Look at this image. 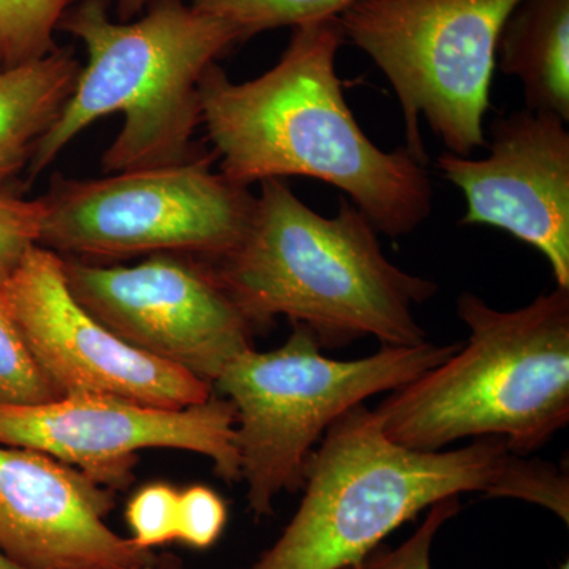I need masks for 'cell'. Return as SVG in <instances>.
I'll use <instances>...</instances> for the list:
<instances>
[{"instance_id":"obj_6","label":"cell","mask_w":569,"mask_h":569,"mask_svg":"<svg viewBox=\"0 0 569 569\" xmlns=\"http://www.w3.org/2000/svg\"><path fill=\"white\" fill-rule=\"evenodd\" d=\"M460 347L427 340L337 361L321 353L307 326L293 323L282 347L236 356L212 389L236 410L234 445L253 518L274 515L280 493L302 488L307 459L336 419L369 397L415 380Z\"/></svg>"},{"instance_id":"obj_12","label":"cell","mask_w":569,"mask_h":569,"mask_svg":"<svg viewBox=\"0 0 569 569\" xmlns=\"http://www.w3.org/2000/svg\"><path fill=\"white\" fill-rule=\"evenodd\" d=\"M486 159L441 153L437 168L467 200L460 224H488L545 254L569 290V132L552 112L498 116Z\"/></svg>"},{"instance_id":"obj_21","label":"cell","mask_w":569,"mask_h":569,"mask_svg":"<svg viewBox=\"0 0 569 569\" xmlns=\"http://www.w3.org/2000/svg\"><path fill=\"white\" fill-rule=\"evenodd\" d=\"M460 511L459 497L447 498L430 508L426 522L399 549L378 546L356 569H430L429 553L440 527Z\"/></svg>"},{"instance_id":"obj_20","label":"cell","mask_w":569,"mask_h":569,"mask_svg":"<svg viewBox=\"0 0 569 569\" xmlns=\"http://www.w3.org/2000/svg\"><path fill=\"white\" fill-rule=\"evenodd\" d=\"M227 522V503L216 490L203 485L179 490L176 541L197 550L212 548L222 538Z\"/></svg>"},{"instance_id":"obj_4","label":"cell","mask_w":569,"mask_h":569,"mask_svg":"<svg viewBox=\"0 0 569 569\" xmlns=\"http://www.w3.org/2000/svg\"><path fill=\"white\" fill-rule=\"evenodd\" d=\"M458 316L468 342L373 410L385 436L417 451L486 437L519 456L546 447L569 422V290L508 312L462 293Z\"/></svg>"},{"instance_id":"obj_3","label":"cell","mask_w":569,"mask_h":569,"mask_svg":"<svg viewBox=\"0 0 569 569\" xmlns=\"http://www.w3.org/2000/svg\"><path fill=\"white\" fill-rule=\"evenodd\" d=\"M59 31L81 41V66L69 100L37 144L26 176L39 178L78 134L107 116H123L102 157L104 174L182 163L197 156L200 82L239 43L228 22L187 0H153L144 17L114 22L104 0H80Z\"/></svg>"},{"instance_id":"obj_22","label":"cell","mask_w":569,"mask_h":569,"mask_svg":"<svg viewBox=\"0 0 569 569\" xmlns=\"http://www.w3.org/2000/svg\"><path fill=\"white\" fill-rule=\"evenodd\" d=\"M43 212L41 198L22 200L0 192V271L17 263L32 246L39 244Z\"/></svg>"},{"instance_id":"obj_24","label":"cell","mask_w":569,"mask_h":569,"mask_svg":"<svg viewBox=\"0 0 569 569\" xmlns=\"http://www.w3.org/2000/svg\"><path fill=\"white\" fill-rule=\"evenodd\" d=\"M129 569H182V565L181 561L173 556H157V559L153 560L152 563Z\"/></svg>"},{"instance_id":"obj_25","label":"cell","mask_w":569,"mask_h":569,"mask_svg":"<svg viewBox=\"0 0 569 569\" xmlns=\"http://www.w3.org/2000/svg\"><path fill=\"white\" fill-rule=\"evenodd\" d=\"M0 569H29V568L21 567V565L17 563V561L9 559V557H7L6 553L0 552Z\"/></svg>"},{"instance_id":"obj_11","label":"cell","mask_w":569,"mask_h":569,"mask_svg":"<svg viewBox=\"0 0 569 569\" xmlns=\"http://www.w3.org/2000/svg\"><path fill=\"white\" fill-rule=\"evenodd\" d=\"M0 296L59 396H112L163 408L212 396L211 385L130 347L96 320L70 293L61 254L32 246L0 271Z\"/></svg>"},{"instance_id":"obj_13","label":"cell","mask_w":569,"mask_h":569,"mask_svg":"<svg viewBox=\"0 0 569 569\" xmlns=\"http://www.w3.org/2000/svg\"><path fill=\"white\" fill-rule=\"evenodd\" d=\"M114 492L36 449L0 445V552L29 569H129L157 559L110 529Z\"/></svg>"},{"instance_id":"obj_15","label":"cell","mask_w":569,"mask_h":569,"mask_svg":"<svg viewBox=\"0 0 569 569\" xmlns=\"http://www.w3.org/2000/svg\"><path fill=\"white\" fill-rule=\"evenodd\" d=\"M73 52L56 48L0 69V192L28 171L37 144L58 119L80 73Z\"/></svg>"},{"instance_id":"obj_9","label":"cell","mask_w":569,"mask_h":569,"mask_svg":"<svg viewBox=\"0 0 569 569\" xmlns=\"http://www.w3.org/2000/svg\"><path fill=\"white\" fill-rule=\"evenodd\" d=\"M62 260L70 293L112 335L211 387L228 362L253 348L252 326L203 258L156 253L133 266Z\"/></svg>"},{"instance_id":"obj_2","label":"cell","mask_w":569,"mask_h":569,"mask_svg":"<svg viewBox=\"0 0 569 569\" xmlns=\"http://www.w3.org/2000/svg\"><path fill=\"white\" fill-rule=\"evenodd\" d=\"M260 183L246 234L209 261L253 331L287 317L323 348L369 336L381 347L427 342L415 307L433 298L438 284L391 263L365 213L342 200L335 217H323L283 179Z\"/></svg>"},{"instance_id":"obj_1","label":"cell","mask_w":569,"mask_h":569,"mask_svg":"<svg viewBox=\"0 0 569 569\" xmlns=\"http://www.w3.org/2000/svg\"><path fill=\"white\" fill-rule=\"evenodd\" d=\"M346 43L339 18L293 28L271 70L234 82L219 66L200 82L204 126L219 171L238 186L291 176L348 194L378 233H413L432 211V183L407 148L387 152L356 122L336 70Z\"/></svg>"},{"instance_id":"obj_18","label":"cell","mask_w":569,"mask_h":569,"mask_svg":"<svg viewBox=\"0 0 569 569\" xmlns=\"http://www.w3.org/2000/svg\"><path fill=\"white\" fill-rule=\"evenodd\" d=\"M59 392L43 376L0 296V403L39 406Z\"/></svg>"},{"instance_id":"obj_5","label":"cell","mask_w":569,"mask_h":569,"mask_svg":"<svg viewBox=\"0 0 569 569\" xmlns=\"http://www.w3.org/2000/svg\"><path fill=\"white\" fill-rule=\"evenodd\" d=\"M519 460L497 437L452 451L400 447L385 436L376 411L359 403L310 452L305 497L280 537L241 569L356 567L388 535L447 498H509Z\"/></svg>"},{"instance_id":"obj_10","label":"cell","mask_w":569,"mask_h":569,"mask_svg":"<svg viewBox=\"0 0 569 569\" xmlns=\"http://www.w3.org/2000/svg\"><path fill=\"white\" fill-rule=\"evenodd\" d=\"M234 426L233 403L217 392L183 408L100 395L61 396L39 406L0 403V445L44 452L111 492L132 486L141 449L194 452L212 460L222 481H241Z\"/></svg>"},{"instance_id":"obj_8","label":"cell","mask_w":569,"mask_h":569,"mask_svg":"<svg viewBox=\"0 0 569 569\" xmlns=\"http://www.w3.org/2000/svg\"><path fill=\"white\" fill-rule=\"evenodd\" d=\"M213 153L99 179L52 181L39 244L63 258L182 253L216 261L241 241L254 197L212 170Z\"/></svg>"},{"instance_id":"obj_19","label":"cell","mask_w":569,"mask_h":569,"mask_svg":"<svg viewBox=\"0 0 569 569\" xmlns=\"http://www.w3.org/2000/svg\"><path fill=\"white\" fill-rule=\"evenodd\" d=\"M179 490L167 482H149L130 498L126 519L138 548L152 550L178 538Z\"/></svg>"},{"instance_id":"obj_23","label":"cell","mask_w":569,"mask_h":569,"mask_svg":"<svg viewBox=\"0 0 569 569\" xmlns=\"http://www.w3.org/2000/svg\"><path fill=\"white\" fill-rule=\"evenodd\" d=\"M122 20H130L137 17L140 11L148 9L153 0H114Z\"/></svg>"},{"instance_id":"obj_26","label":"cell","mask_w":569,"mask_h":569,"mask_svg":"<svg viewBox=\"0 0 569 569\" xmlns=\"http://www.w3.org/2000/svg\"><path fill=\"white\" fill-rule=\"evenodd\" d=\"M342 569H356V567H347V568H342Z\"/></svg>"},{"instance_id":"obj_7","label":"cell","mask_w":569,"mask_h":569,"mask_svg":"<svg viewBox=\"0 0 569 569\" xmlns=\"http://www.w3.org/2000/svg\"><path fill=\"white\" fill-rule=\"evenodd\" d=\"M520 2L358 0L340 14L346 40L377 63L396 92L407 149L419 163H427L421 118L455 156L486 146L498 37Z\"/></svg>"},{"instance_id":"obj_14","label":"cell","mask_w":569,"mask_h":569,"mask_svg":"<svg viewBox=\"0 0 569 569\" xmlns=\"http://www.w3.org/2000/svg\"><path fill=\"white\" fill-rule=\"evenodd\" d=\"M496 67L518 78L527 108L569 121V0H522L498 37Z\"/></svg>"},{"instance_id":"obj_17","label":"cell","mask_w":569,"mask_h":569,"mask_svg":"<svg viewBox=\"0 0 569 569\" xmlns=\"http://www.w3.org/2000/svg\"><path fill=\"white\" fill-rule=\"evenodd\" d=\"M73 0H0V69L54 51V32Z\"/></svg>"},{"instance_id":"obj_16","label":"cell","mask_w":569,"mask_h":569,"mask_svg":"<svg viewBox=\"0 0 569 569\" xmlns=\"http://www.w3.org/2000/svg\"><path fill=\"white\" fill-rule=\"evenodd\" d=\"M234 29L241 41L279 28H298L325 18H339L358 0H187Z\"/></svg>"}]
</instances>
